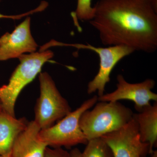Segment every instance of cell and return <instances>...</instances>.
Segmentation results:
<instances>
[{"label": "cell", "instance_id": "cell-7", "mask_svg": "<svg viewBox=\"0 0 157 157\" xmlns=\"http://www.w3.org/2000/svg\"><path fill=\"white\" fill-rule=\"evenodd\" d=\"M101 138L107 144L113 157H144L149 153V145L141 140L134 118L121 128Z\"/></svg>", "mask_w": 157, "mask_h": 157}, {"label": "cell", "instance_id": "cell-9", "mask_svg": "<svg viewBox=\"0 0 157 157\" xmlns=\"http://www.w3.org/2000/svg\"><path fill=\"white\" fill-rule=\"evenodd\" d=\"M30 25V17H26L12 33H6L1 37L0 61L35 52L38 45L31 34Z\"/></svg>", "mask_w": 157, "mask_h": 157}, {"label": "cell", "instance_id": "cell-10", "mask_svg": "<svg viewBox=\"0 0 157 157\" xmlns=\"http://www.w3.org/2000/svg\"><path fill=\"white\" fill-rule=\"evenodd\" d=\"M40 130L34 121L29 122L15 139L10 157H45L48 146L39 138Z\"/></svg>", "mask_w": 157, "mask_h": 157}, {"label": "cell", "instance_id": "cell-12", "mask_svg": "<svg viewBox=\"0 0 157 157\" xmlns=\"http://www.w3.org/2000/svg\"><path fill=\"white\" fill-rule=\"evenodd\" d=\"M138 126L140 139L149 145L151 155L157 143V103L144 107L138 113L133 114Z\"/></svg>", "mask_w": 157, "mask_h": 157}, {"label": "cell", "instance_id": "cell-18", "mask_svg": "<svg viewBox=\"0 0 157 157\" xmlns=\"http://www.w3.org/2000/svg\"><path fill=\"white\" fill-rule=\"evenodd\" d=\"M151 155V157H157V151H154ZM144 157H146L145 156Z\"/></svg>", "mask_w": 157, "mask_h": 157}, {"label": "cell", "instance_id": "cell-20", "mask_svg": "<svg viewBox=\"0 0 157 157\" xmlns=\"http://www.w3.org/2000/svg\"><path fill=\"white\" fill-rule=\"evenodd\" d=\"M0 157H6V156H4L0 155Z\"/></svg>", "mask_w": 157, "mask_h": 157}, {"label": "cell", "instance_id": "cell-13", "mask_svg": "<svg viewBox=\"0 0 157 157\" xmlns=\"http://www.w3.org/2000/svg\"><path fill=\"white\" fill-rule=\"evenodd\" d=\"M82 152L83 157H113L107 144L101 137L88 140Z\"/></svg>", "mask_w": 157, "mask_h": 157}, {"label": "cell", "instance_id": "cell-3", "mask_svg": "<svg viewBox=\"0 0 157 157\" xmlns=\"http://www.w3.org/2000/svg\"><path fill=\"white\" fill-rule=\"evenodd\" d=\"M53 56L50 50L40 51L21 56L20 63L10 77L9 83L0 87L2 108L15 117V105L20 93L41 72L42 66Z\"/></svg>", "mask_w": 157, "mask_h": 157}, {"label": "cell", "instance_id": "cell-16", "mask_svg": "<svg viewBox=\"0 0 157 157\" xmlns=\"http://www.w3.org/2000/svg\"><path fill=\"white\" fill-rule=\"evenodd\" d=\"M46 8L45 5L43 3H41L40 6L39 7H37L36 9L32 10L27 13L19 14V15H4L0 13V18H11L12 19H19L22 18V17H25V16L29 15V14H33V13H36V12H40L43 10H45Z\"/></svg>", "mask_w": 157, "mask_h": 157}, {"label": "cell", "instance_id": "cell-11", "mask_svg": "<svg viewBox=\"0 0 157 157\" xmlns=\"http://www.w3.org/2000/svg\"><path fill=\"white\" fill-rule=\"evenodd\" d=\"M28 123L25 118L17 119L2 108L0 110V155L10 157L15 139Z\"/></svg>", "mask_w": 157, "mask_h": 157}, {"label": "cell", "instance_id": "cell-2", "mask_svg": "<svg viewBox=\"0 0 157 157\" xmlns=\"http://www.w3.org/2000/svg\"><path fill=\"white\" fill-rule=\"evenodd\" d=\"M94 106L91 110L83 112L79 120L88 141L118 130L133 118L132 109L119 101H99Z\"/></svg>", "mask_w": 157, "mask_h": 157}, {"label": "cell", "instance_id": "cell-14", "mask_svg": "<svg viewBox=\"0 0 157 157\" xmlns=\"http://www.w3.org/2000/svg\"><path fill=\"white\" fill-rule=\"evenodd\" d=\"M92 0H77V7L76 11L71 13L74 22H77L78 20L81 21L91 20L95 14L94 8L92 6Z\"/></svg>", "mask_w": 157, "mask_h": 157}, {"label": "cell", "instance_id": "cell-17", "mask_svg": "<svg viewBox=\"0 0 157 157\" xmlns=\"http://www.w3.org/2000/svg\"><path fill=\"white\" fill-rule=\"evenodd\" d=\"M70 157H83L82 153L77 148H73L70 152Z\"/></svg>", "mask_w": 157, "mask_h": 157}, {"label": "cell", "instance_id": "cell-1", "mask_svg": "<svg viewBox=\"0 0 157 157\" xmlns=\"http://www.w3.org/2000/svg\"><path fill=\"white\" fill-rule=\"evenodd\" d=\"M89 22L102 44L135 51L157 48V0H99Z\"/></svg>", "mask_w": 157, "mask_h": 157}, {"label": "cell", "instance_id": "cell-4", "mask_svg": "<svg viewBox=\"0 0 157 157\" xmlns=\"http://www.w3.org/2000/svg\"><path fill=\"white\" fill-rule=\"evenodd\" d=\"M98 96L88 99L74 111L47 128L40 130L39 137L48 147H71L79 144H86L88 140L79 125L80 117L83 112L94 106Z\"/></svg>", "mask_w": 157, "mask_h": 157}, {"label": "cell", "instance_id": "cell-6", "mask_svg": "<svg viewBox=\"0 0 157 157\" xmlns=\"http://www.w3.org/2000/svg\"><path fill=\"white\" fill-rule=\"evenodd\" d=\"M59 46H72L78 49H86L95 52L100 59V67L96 76L89 82L87 93L91 94L98 92V97L103 95L106 85L110 80L111 72L118 63L125 57L135 51L124 45L110 46L106 48L97 47L90 44H67L57 42Z\"/></svg>", "mask_w": 157, "mask_h": 157}, {"label": "cell", "instance_id": "cell-15", "mask_svg": "<svg viewBox=\"0 0 157 157\" xmlns=\"http://www.w3.org/2000/svg\"><path fill=\"white\" fill-rule=\"evenodd\" d=\"M45 157H70V154L62 147L51 148L48 147L45 150Z\"/></svg>", "mask_w": 157, "mask_h": 157}, {"label": "cell", "instance_id": "cell-8", "mask_svg": "<svg viewBox=\"0 0 157 157\" xmlns=\"http://www.w3.org/2000/svg\"><path fill=\"white\" fill-rule=\"evenodd\" d=\"M117 89L112 92L98 97V101L116 102L129 100L134 102L138 112L151 104V101H157V94L152 91L155 82L150 78L139 82L132 83L127 82L121 74L117 76Z\"/></svg>", "mask_w": 157, "mask_h": 157}, {"label": "cell", "instance_id": "cell-5", "mask_svg": "<svg viewBox=\"0 0 157 157\" xmlns=\"http://www.w3.org/2000/svg\"><path fill=\"white\" fill-rule=\"evenodd\" d=\"M39 81L40 94L35 107L34 121L42 130L53 125L72 109L48 73H40Z\"/></svg>", "mask_w": 157, "mask_h": 157}, {"label": "cell", "instance_id": "cell-19", "mask_svg": "<svg viewBox=\"0 0 157 157\" xmlns=\"http://www.w3.org/2000/svg\"><path fill=\"white\" fill-rule=\"evenodd\" d=\"M2 109V104H1V101H0V110Z\"/></svg>", "mask_w": 157, "mask_h": 157}]
</instances>
